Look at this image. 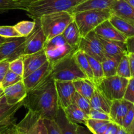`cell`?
Segmentation results:
<instances>
[{
    "label": "cell",
    "mask_w": 134,
    "mask_h": 134,
    "mask_svg": "<svg viewBox=\"0 0 134 134\" xmlns=\"http://www.w3.org/2000/svg\"><path fill=\"white\" fill-rule=\"evenodd\" d=\"M6 134H24V131L17 124L14 125Z\"/></svg>",
    "instance_id": "cell-46"
},
{
    "label": "cell",
    "mask_w": 134,
    "mask_h": 134,
    "mask_svg": "<svg viewBox=\"0 0 134 134\" xmlns=\"http://www.w3.org/2000/svg\"><path fill=\"white\" fill-rule=\"evenodd\" d=\"M122 56H105V58L102 62L104 78L110 77L116 75L118 65Z\"/></svg>",
    "instance_id": "cell-28"
},
{
    "label": "cell",
    "mask_w": 134,
    "mask_h": 134,
    "mask_svg": "<svg viewBox=\"0 0 134 134\" xmlns=\"http://www.w3.org/2000/svg\"><path fill=\"white\" fill-rule=\"evenodd\" d=\"M133 105L124 99L113 101L109 112L112 122L121 126L123 118Z\"/></svg>",
    "instance_id": "cell-15"
},
{
    "label": "cell",
    "mask_w": 134,
    "mask_h": 134,
    "mask_svg": "<svg viewBox=\"0 0 134 134\" xmlns=\"http://www.w3.org/2000/svg\"><path fill=\"white\" fill-rule=\"evenodd\" d=\"M124 1H126L128 3H129L132 7L134 8V0H124Z\"/></svg>",
    "instance_id": "cell-52"
},
{
    "label": "cell",
    "mask_w": 134,
    "mask_h": 134,
    "mask_svg": "<svg viewBox=\"0 0 134 134\" xmlns=\"http://www.w3.org/2000/svg\"><path fill=\"white\" fill-rule=\"evenodd\" d=\"M59 105L63 109L73 102L76 91L73 82L69 81H55Z\"/></svg>",
    "instance_id": "cell-12"
},
{
    "label": "cell",
    "mask_w": 134,
    "mask_h": 134,
    "mask_svg": "<svg viewBox=\"0 0 134 134\" xmlns=\"http://www.w3.org/2000/svg\"><path fill=\"white\" fill-rule=\"evenodd\" d=\"M125 43L128 53L134 54V36L127 38Z\"/></svg>",
    "instance_id": "cell-45"
},
{
    "label": "cell",
    "mask_w": 134,
    "mask_h": 134,
    "mask_svg": "<svg viewBox=\"0 0 134 134\" xmlns=\"http://www.w3.org/2000/svg\"><path fill=\"white\" fill-rule=\"evenodd\" d=\"M64 39L68 45L75 50H78L79 45L81 41V37L79 30L74 20L72 21L68 26L64 32L62 34Z\"/></svg>",
    "instance_id": "cell-22"
},
{
    "label": "cell",
    "mask_w": 134,
    "mask_h": 134,
    "mask_svg": "<svg viewBox=\"0 0 134 134\" xmlns=\"http://www.w3.org/2000/svg\"><path fill=\"white\" fill-rule=\"evenodd\" d=\"M9 63L7 60H0V81H2L5 75L9 70Z\"/></svg>",
    "instance_id": "cell-42"
},
{
    "label": "cell",
    "mask_w": 134,
    "mask_h": 134,
    "mask_svg": "<svg viewBox=\"0 0 134 134\" xmlns=\"http://www.w3.org/2000/svg\"><path fill=\"white\" fill-rule=\"evenodd\" d=\"M14 1L18 5V9L26 11V9L28 7L29 5H31L33 3L40 1V0H14Z\"/></svg>",
    "instance_id": "cell-43"
},
{
    "label": "cell",
    "mask_w": 134,
    "mask_h": 134,
    "mask_svg": "<svg viewBox=\"0 0 134 134\" xmlns=\"http://www.w3.org/2000/svg\"><path fill=\"white\" fill-rule=\"evenodd\" d=\"M77 134H90V133H91L87 127H85L82 126L79 124L77 126Z\"/></svg>",
    "instance_id": "cell-48"
},
{
    "label": "cell",
    "mask_w": 134,
    "mask_h": 134,
    "mask_svg": "<svg viewBox=\"0 0 134 134\" xmlns=\"http://www.w3.org/2000/svg\"><path fill=\"white\" fill-rule=\"evenodd\" d=\"M3 93L7 102L9 105H13L24 101L27 92L22 80L14 85L4 88Z\"/></svg>",
    "instance_id": "cell-16"
},
{
    "label": "cell",
    "mask_w": 134,
    "mask_h": 134,
    "mask_svg": "<svg viewBox=\"0 0 134 134\" xmlns=\"http://www.w3.org/2000/svg\"><path fill=\"white\" fill-rule=\"evenodd\" d=\"M0 89H3L2 84H1V81H0Z\"/></svg>",
    "instance_id": "cell-54"
},
{
    "label": "cell",
    "mask_w": 134,
    "mask_h": 134,
    "mask_svg": "<svg viewBox=\"0 0 134 134\" xmlns=\"http://www.w3.org/2000/svg\"><path fill=\"white\" fill-rule=\"evenodd\" d=\"M117 0H86L69 11L72 14L88 10H103L111 9Z\"/></svg>",
    "instance_id": "cell-18"
},
{
    "label": "cell",
    "mask_w": 134,
    "mask_h": 134,
    "mask_svg": "<svg viewBox=\"0 0 134 134\" xmlns=\"http://www.w3.org/2000/svg\"><path fill=\"white\" fill-rule=\"evenodd\" d=\"M116 75L127 79H130L131 78L128 52L123 54L120 59L119 65H118Z\"/></svg>",
    "instance_id": "cell-31"
},
{
    "label": "cell",
    "mask_w": 134,
    "mask_h": 134,
    "mask_svg": "<svg viewBox=\"0 0 134 134\" xmlns=\"http://www.w3.org/2000/svg\"><path fill=\"white\" fill-rule=\"evenodd\" d=\"M22 106L24 101L10 105L7 102L4 95L0 98V134H6L16 124L14 116Z\"/></svg>",
    "instance_id": "cell-9"
},
{
    "label": "cell",
    "mask_w": 134,
    "mask_h": 134,
    "mask_svg": "<svg viewBox=\"0 0 134 134\" xmlns=\"http://www.w3.org/2000/svg\"><path fill=\"white\" fill-rule=\"evenodd\" d=\"M54 120L60 127L62 134H77L78 123H74L68 119L62 108L59 106Z\"/></svg>",
    "instance_id": "cell-21"
},
{
    "label": "cell",
    "mask_w": 134,
    "mask_h": 134,
    "mask_svg": "<svg viewBox=\"0 0 134 134\" xmlns=\"http://www.w3.org/2000/svg\"><path fill=\"white\" fill-rule=\"evenodd\" d=\"M109 21L126 38H128L134 36V25L132 24L115 15L113 13L109 19Z\"/></svg>",
    "instance_id": "cell-25"
},
{
    "label": "cell",
    "mask_w": 134,
    "mask_h": 134,
    "mask_svg": "<svg viewBox=\"0 0 134 134\" xmlns=\"http://www.w3.org/2000/svg\"><path fill=\"white\" fill-rule=\"evenodd\" d=\"M120 127V126L115 123V122H111L103 134H115L119 130Z\"/></svg>",
    "instance_id": "cell-44"
},
{
    "label": "cell",
    "mask_w": 134,
    "mask_h": 134,
    "mask_svg": "<svg viewBox=\"0 0 134 134\" xmlns=\"http://www.w3.org/2000/svg\"><path fill=\"white\" fill-rule=\"evenodd\" d=\"M73 56L79 68L85 74L87 79L94 83V76H93L90 64L85 53L78 49L74 53Z\"/></svg>",
    "instance_id": "cell-27"
},
{
    "label": "cell",
    "mask_w": 134,
    "mask_h": 134,
    "mask_svg": "<svg viewBox=\"0 0 134 134\" xmlns=\"http://www.w3.org/2000/svg\"><path fill=\"white\" fill-rule=\"evenodd\" d=\"M22 80H23V78L22 76L17 75L16 74L14 73L10 70H9L1 81L3 89L14 85V84L22 81Z\"/></svg>",
    "instance_id": "cell-33"
},
{
    "label": "cell",
    "mask_w": 134,
    "mask_h": 134,
    "mask_svg": "<svg viewBox=\"0 0 134 134\" xmlns=\"http://www.w3.org/2000/svg\"><path fill=\"white\" fill-rule=\"evenodd\" d=\"M128 80L129 79L115 75L103 78L96 86L107 99L113 101L124 98Z\"/></svg>",
    "instance_id": "cell-7"
},
{
    "label": "cell",
    "mask_w": 134,
    "mask_h": 134,
    "mask_svg": "<svg viewBox=\"0 0 134 134\" xmlns=\"http://www.w3.org/2000/svg\"><path fill=\"white\" fill-rule=\"evenodd\" d=\"M37 20L43 30L46 41H48L54 37L61 35L73 20V15L68 11L58 12L44 14Z\"/></svg>",
    "instance_id": "cell-3"
},
{
    "label": "cell",
    "mask_w": 134,
    "mask_h": 134,
    "mask_svg": "<svg viewBox=\"0 0 134 134\" xmlns=\"http://www.w3.org/2000/svg\"><path fill=\"white\" fill-rule=\"evenodd\" d=\"M127 131H128L130 134H134V119L133 122H132V124L130 125V127L128 128V130H127Z\"/></svg>",
    "instance_id": "cell-49"
},
{
    "label": "cell",
    "mask_w": 134,
    "mask_h": 134,
    "mask_svg": "<svg viewBox=\"0 0 134 134\" xmlns=\"http://www.w3.org/2000/svg\"><path fill=\"white\" fill-rule=\"evenodd\" d=\"M3 95H4L3 89H0V98H1Z\"/></svg>",
    "instance_id": "cell-53"
},
{
    "label": "cell",
    "mask_w": 134,
    "mask_h": 134,
    "mask_svg": "<svg viewBox=\"0 0 134 134\" xmlns=\"http://www.w3.org/2000/svg\"><path fill=\"white\" fill-rule=\"evenodd\" d=\"M64 110L68 119L74 123H83L85 125L86 121L88 119L87 114L73 103L67 106Z\"/></svg>",
    "instance_id": "cell-26"
},
{
    "label": "cell",
    "mask_w": 134,
    "mask_h": 134,
    "mask_svg": "<svg viewBox=\"0 0 134 134\" xmlns=\"http://www.w3.org/2000/svg\"><path fill=\"white\" fill-rule=\"evenodd\" d=\"M35 21L37 22L36 27L30 35L22 55L35 53L38 51H41L44 48V43L46 42L45 36L43 34V32L38 20H36Z\"/></svg>",
    "instance_id": "cell-14"
},
{
    "label": "cell",
    "mask_w": 134,
    "mask_h": 134,
    "mask_svg": "<svg viewBox=\"0 0 134 134\" xmlns=\"http://www.w3.org/2000/svg\"><path fill=\"white\" fill-rule=\"evenodd\" d=\"M113 14L134 25V8L124 0H117L111 7Z\"/></svg>",
    "instance_id": "cell-20"
},
{
    "label": "cell",
    "mask_w": 134,
    "mask_h": 134,
    "mask_svg": "<svg viewBox=\"0 0 134 134\" xmlns=\"http://www.w3.org/2000/svg\"><path fill=\"white\" fill-rule=\"evenodd\" d=\"M72 103L77 105L80 109H81L82 111L85 112L87 115L89 114L92 109L90 101L85 98V97H82V95H81L77 92H75V93Z\"/></svg>",
    "instance_id": "cell-32"
},
{
    "label": "cell",
    "mask_w": 134,
    "mask_h": 134,
    "mask_svg": "<svg viewBox=\"0 0 134 134\" xmlns=\"http://www.w3.org/2000/svg\"><path fill=\"white\" fill-rule=\"evenodd\" d=\"M97 35L102 44L105 56H121L127 52L125 42L109 40L102 38L98 35Z\"/></svg>",
    "instance_id": "cell-19"
},
{
    "label": "cell",
    "mask_w": 134,
    "mask_h": 134,
    "mask_svg": "<svg viewBox=\"0 0 134 134\" xmlns=\"http://www.w3.org/2000/svg\"><path fill=\"white\" fill-rule=\"evenodd\" d=\"M73 15V20L77 24L81 38L86 36L97 26L109 19L112 15L111 9L88 10L77 13Z\"/></svg>",
    "instance_id": "cell-4"
},
{
    "label": "cell",
    "mask_w": 134,
    "mask_h": 134,
    "mask_svg": "<svg viewBox=\"0 0 134 134\" xmlns=\"http://www.w3.org/2000/svg\"><path fill=\"white\" fill-rule=\"evenodd\" d=\"M24 106L43 119H54L60 106L54 80L49 76L39 86L27 92Z\"/></svg>",
    "instance_id": "cell-1"
},
{
    "label": "cell",
    "mask_w": 134,
    "mask_h": 134,
    "mask_svg": "<svg viewBox=\"0 0 134 134\" xmlns=\"http://www.w3.org/2000/svg\"><path fill=\"white\" fill-rule=\"evenodd\" d=\"M14 9H18L14 0H0V14Z\"/></svg>",
    "instance_id": "cell-38"
},
{
    "label": "cell",
    "mask_w": 134,
    "mask_h": 134,
    "mask_svg": "<svg viewBox=\"0 0 134 134\" xmlns=\"http://www.w3.org/2000/svg\"><path fill=\"white\" fill-rule=\"evenodd\" d=\"M73 54L52 65L50 76L54 81H73L79 79L87 78L76 63Z\"/></svg>",
    "instance_id": "cell-5"
},
{
    "label": "cell",
    "mask_w": 134,
    "mask_h": 134,
    "mask_svg": "<svg viewBox=\"0 0 134 134\" xmlns=\"http://www.w3.org/2000/svg\"><path fill=\"white\" fill-rule=\"evenodd\" d=\"M86 0H40L31 3L26 9L27 14L34 20L50 13L68 11Z\"/></svg>",
    "instance_id": "cell-2"
},
{
    "label": "cell",
    "mask_w": 134,
    "mask_h": 134,
    "mask_svg": "<svg viewBox=\"0 0 134 134\" xmlns=\"http://www.w3.org/2000/svg\"><path fill=\"white\" fill-rule=\"evenodd\" d=\"M52 68V66L51 63L47 61L39 69L31 72L27 77L23 78L22 81L27 92L32 90L45 81L47 78L50 76Z\"/></svg>",
    "instance_id": "cell-11"
},
{
    "label": "cell",
    "mask_w": 134,
    "mask_h": 134,
    "mask_svg": "<svg viewBox=\"0 0 134 134\" xmlns=\"http://www.w3.org/2000/svg\"><path fill=\"white\" fill-rule=\"evenodd\" d=\"M134 119V105L131 107V109L128 110V112L125 115L124 118H123L122 122L121 127L125 130H128L130 125L132 124Z\"/></svg>",
    "instance_id": "cell-41"
},
{
    "label": "cell",
    "mask_w": 134,
    "mask_h": 134,
    "mask_svg": "<svg viewBox=\"0 0 134 134\" xmlns=\"http://www.w3.org/2000/svg\"><path fill=\"white\" fill-rule=\"evenodd\" d=\"M21 56L24 64L23 78L27 77L31 72L39 69L48 61L44 49L35 53L22 55Z\"/></svg>",
    "instance_id": "cell-13"
},
{
    "label": "cell",
    "mask_w": 134,
    "mask_h": 134,
    "mask_svg": "<svg viewBox=\"0 0 134 134\" xmlns=\"http://www.w3.org/2000/svg\"><path fill=\"white\" fill-rule=\"evenodd\" d=\"M0 36L5 38H20L21 35L14 28V26H0Z\"/></svg>",
    "instance_id": "cell-36"
},
{
    "label": "cell",
    "mask_w": 134,
    "mask_h": 134,
    "mask_svg": "<svg viewBox=\"0 0 134 134\" xmlns=\"http://www.w3.org/2000/svg\"><path fill=\"white\" fill-rule=\"evenodd\" d=\"M88 118H90V119L111 121V122H112L109 114L106 112H104L95 110V109H91L90 112L88 114Z\"/></svg>",
    "instance_id": "cell-37"
},
{
    "label": "cell",
    "mask_w": 134,
    "mask_h": 134,
    "mask_svg": "<svg viewBox=\"0 0 134 134\" xmlns=\"http://www.w3.org/2000/svg\"><path fill=\"white\" fill-rule=\"evenodd\" d=\"M76 92L90 101L96 90L95 84L88 79H79L72 81Z\"/></svg>",
    "instance_id": "cell-24"
},
{
    "label": "cell",
    "mask_w": 134,
    "mask_h": 134,
    "mask_svg": "<svg viewBox=\"0 0 134 134\" xmlns=\"http://www.w3.org/2000/svg\"><path fill=\"white\" fill-rule=\"evenodd\" d=\"M111 122V121H106V120H94V119H90L88 118L86 121L85 126H86L89 131L93 134L98 131L99 128L102 127V126H105L107 123Z\"/></svg>",
    "instance_id": "cell-35"
},
{
    "label": "cell",
    "mask_w": 134,
    "mask_h": 134,
    "mask_svg": "<svg viewBox=\"0 0 134 134\" xmlns=\"http://www.w3.org/2000/svg\"><path fill=\"white\" fill-rule=\"evenodd\" d=\"M10 39V38H3V37L0 36V45H1L2 43H5V42L9 41Z\"/></svg>",
    "instance_id": "cell-51"
},
{
    "label": "cell",
    "mask_w": 134,
    "mask_h": 134,
    "mask_svg": "<svg viewBox=\"0 0 134 134\" xmlns=\"http://www.w3.org/2000/svg\"><path fill=\"white\" fill-rule=\"evenodd\" d=\"M123 99L134 104V78H130L128 80Z\"/></svg>",
    "instance_id": "cell-39"
},
{
    "label": "cell",
    "mask_w": 134,
    "mask_h": 134,
    "mask_svg": "<svg viewBox=\"0 0 134 134\" xmlns=\"http://www.w3.org/2000/svg\"><path fill=\"white\" fill-rule=\"evenodd\" d=\"M43 49L52 66L77 51L67 43L62 34L46 41Z\"/></svg>",
    "instance_id": "cell-6"
},
{
    "label": "cell",
    "mask_w": 134,
    "mask_h": 134,
    "mask_svg": "<svg viewBox=\"0 0 134 134\" xmlns=\"http://www.w3.org/2000/svg\"><path fill=\"white\" fill-rule=\"evenodd\" d=\"M90 102L92 109L104 112L109 114L112 101L107 99L97 87L90 99Z\"/></svg>",
    "instance_id": "cell-23"
},
{
    "label": "cell",
    "mask_w": 134,
    "mask_h": 134,
    "mask_svg": "<svg viewBox=\"0 0 134 134\" xmlns=\"http://www.w3.org/2000/svg\"><path fill=\"white\" fill-rule=\"evenodd\" d=\"M44 122L48 134H62L60 127L54 119H44Z\"/></svg>",
    "instance_id": "cell-40"
},
{
    "label": "cell",
    "mask_w": 134,
    "mask_h": 134,
    "mask_svg": "<svg viewBox=\"0 0 134 134\" xmlns=\"http://www.w3.org/2000/svg\"><path fill=\"white\" fill-rule=\"evenodd\" d=\"M9 70L23 78L24 64L22 56L17 58L9 63Z\"/></svg>",
    "instance_id": "cell-34"
},
{
    "label": "cell",
    "mask_w": 134,
    "mask_h": 134,
    "mask_svg": "<svg viewBox=\"0 0 134 134\" xmlns=\"http://www.w3.org/2000/svg\"><path fill=\"white\" fill-rule=\"evenodd\" d=\"M36 21L23 20L18 22L14 26L21 37H27L31 34L36 27Z\"/></svg>",
    "instance_id": "cell-30"
},
{
    "label": "cell",
    "mask_w": 134,
    "mask_h": 134,
    "mask_svg": "<svg viewBox=\"0 0 134 134\" xmlns=\"http://www.w3.org/2000/svg\"><path fill=\"white\" fill-rule=\"evenodd\" d=\"M94 32L99 36L109 40L126 42L127 39V38H126L111 24L109 20L104 21L101 24L97 26Z\"/></svg>",
    "instance_id": "cell-17"
},
{
    "label": "cell",
    "mask_w": 134,
    "mask_h": 134,
    "mask_svg": "<svg viewBox=\"0 0 134 134\" xmlns=\"http://www.w3.org/2000/svg\"><path fill=\"white\" fill-rule=\"evenodd\" d=\"M130 63V69L131 78H134V54L128 53Z\"/></svg>",
    "instance_id": "cell-47"
},
{
    "label": "cell",
    "mask_w": 134,
    "mask_h": 134,
    "mask_svg": "<svg viewBox=\"0 0 134 134\" xmlns=\"http://www.w3.org/2000/svg\"><path fill=\"white\" fill-rule=\"evenodd\" d=\"M78 49L101 63L105 58L102 44L94 31L89 33L86 36L81 38Z\"/></svg>",
    "instance_id": "cell-10"
},
{
    "label": "cell",
    "mask_w": 134,
    "mask_h": 134,
    "mask_svg": "<svg viewBox=\"0 0 134 134\" xmlns=\"http://www.w3.org/2000/svg\"><path fill=\"white\" fill-rule=\"evenodd\" d=\"M119 134H130L129 133L126 131V130H125L124 129H123L121 126H120V128H119Z\"/></svg>",
    "instance_id": "cell-50"
},
{
    "label": "cell",
    "mask_w": 134,
    "mask_h": 134,
    "mask_svg": "<svg viewBox=\"0 0 134 134\" xmlns=\"http://www.w3.org/2000/svg\"><path fill=\"white\" fill-rule=\"evenodd\" d=\"M86 56L90 64L93 76H94V83L96 85H97L104 78L102 63L88 55H86Z\"/></svg>",
    "instance_id": "cell-29"
},
{
    "label": "cell",
    "mask_w": 134,
    "mask_h": 134,
    "mask_svg": "<svg viewBox=\"0 0 134 134\" xmlns=\"http://www.w3.org/2000/svg\"><path fill=\"white\" fill-rule=\"evenodd\" d=\"M30 35L27 37L10 38L9 41L2 43L0 45V60H7L10 62L20 57Z\"/></svg>",
    "instance_id": "cell-8"
}]
</instances>
